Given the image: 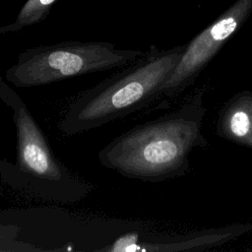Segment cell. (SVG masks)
I'll return each mask as SVG.
<instances>
[{
    "instance_id": "obj_1",
    "label": "cell",
    "mask_w": 252,
    "mask_h": 252,
    "mask_svg": "<svg viewBox=\"0 0 252 252\" xmlns=\"http://www.w3.org/2000/svg\"><path fill=\"white\" fill-rule=\"evenodd\" d=\"M206 92V87L201 88L174 111L117 136L99 151V162L122 176L144 182L184 175L191 152L208 143L202 133Z\"/></svg>"
},
{
    "instance_id": "obj_2",
    "label": "cell",
    "mask_w": 252,
    "mask_h": 252,
    "mask_svg": "<svg viewBox=\"0 0 252 252\" xmlns=\"http://www.w3.org/2000/svg\"><path fill=\"white\" fill-rule=\"evenodd\" d=\"M184 49L185 45L166 50L151 45L141 58L75 97L61 117L60 131L80 134L142 109L158 97Z\"/></svg>"
},
{
    "instance_id": "obj_3",
    "label": "cell",
    "mask_w": 252,
    "mask_h": 252,
    "mask_svg": "<svg viewBox=\"0 0 252 252\" xmlns=\"http://www.w3.org/2000/svg\"><path fill=\"white\" fill-rule=\"evenodd\" d=\"M0 99L11 109L16 129V161L0 159V179L33 198L75 204L93 191L55 156L46 137L18 93L0 76Z\"/></svg>"
},
{
    "instance_id": "obj_4",
    "label": "cell",
    "mask_w": 252,
    "mask_h": 252,
    "mask_svg": "<svg viewBox=\"0 0 252 252\" xmlns=\"http://www.w3.org/2000/svg\"><path fill=\"white\" fill-rule=\"evenodd\" d=\"M145 52L118 49L107 41H64L28 48L7 69L5 80L18 88L48 85L71 77L124 67Z\"/></svg>"
},
{
    "instance_id": "obj_5",
    "label": "cell",
    "mask_w": 252,
    "mask_h": 252,
    "mask_svg": "<svg viewBox=\"0 0 252 252\" xmlns=\"http://www.w3.org/2000/svg\"><path fill=\"white\" fill-rule=\"evenodd\" d=\"M252 13V0H236L188 44L158 91V96H174L191 85Z\"/></svg>"
},
{
    "instance_id": "obj_6",
    "label": "cell",
    "mask_w": 252,
    "mask_h": 252,
    "mask_svg": "<svg viewBox=\"0 0 252 252\" xmlns=\"http://www.w3.org/2000/svg\"><path fill=\"white\" fill-rule=\"evenodd\" d=\"M250 223H231L185 234H154L130 231L111 244L99 248L106 252H180L203 251L223 245L250 231Z\"/></svg>"
},
{
    "instance_id": "obj_7",
    "label": "cell",
    "mask_w": 252,
    "mask_h": 252,
    "mask_svg": "<svg viewBox=\"0 0 252 252\" xmlns=\"http://www.w3.org/2000/svg\"><path fill=\"white\" fill-rule=\"evenodd\" d=\"M216 131L224 140L252 149V92H238L221 106Z\"/></svg>"
},
{
    "instance_id": "obj_8",
    "label": "cell",
    "mask_w": 252,
    "mask_h": 252,
    "mask_svg": "<svg viewBox=\"0 0 252 252\" xmlns=\"http://www.w3.org/2000/svg\"><path fill=\"white\" fill-rule=\"evenodd\" d=\"M57 0H27L20 9L15 21L0 27V34L19 32L45 20Z\"/></svg>"
},
{
    "instance_id": "obj_9",
    "label": "cell",
    "mask_w": 252,
    "mask_h": 252,
    "mask_svg": "<svg viewBox=\"0 0 252 252\" xmlns=\"http://www.w3.org/2000/svg\"><path fill=\"white\" fill-rule=\"evenodd\" d=\"M21 228L14 223H0V252L42 251L31 243L17 240Z\"/></svg>"
}]
</instances>
